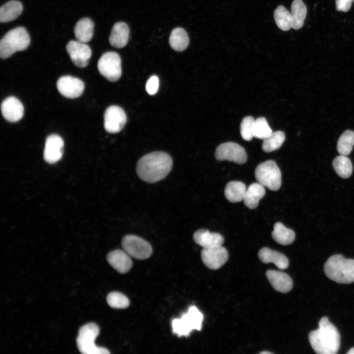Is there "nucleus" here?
<instances>
[{
    "instance_id": "f257e3e1",
    "label": "nucleus",
    "mask_w": 354,
    "mask_h": 354,
    "mask_svg": "<svg viewBox=\"0 0 354 354\" xmlns=\"http://www.w3.org/2000/svg\"><path fill=\"white\" fill-rule=\"evenodd\" d=\"M172 166V158L168 153L154 151L145 155L139 160L136 172L143 181L155 183L164 179L171 171Z\"/></svg>"
},
{
    "instance_id": "f03ea898",
    "label": "nucleus",
    "mask_w": 354,
    "mask_h": 354,
    "mask_svg": "<svg viewBox=\"0 0 354 354\" xmlns=\"http://www.w3.org/2000/svg\"><path fill=\"white\" fill-rule=\"evenodd\" d=\"M310 344L314 352L318 354H335L340 346V335L337 328L327 317H322L317 329L309 334Z\"/></svg>"
},
{
    "instance_id": "7ed1b4c3",
    "label": "nucleus",
    "mask_w": 354,
    "mask_h": 354,
    "mask_svg": "<svg viewBox=\"0 0 354 354\" xmlns=\"http://www.w3.org/2000/svg\"><path fill=\"white\" fill-rule=\"evenodd\" d=\"M326 276L338 283L350 284L354 282V260L346 259L335 254L330 257L324 267Z\"/></svg>"
},
{
    "instance_id": "20e7f679",
    "label": "nucleus",
    "mask_w": 354,
    "mask_h": 354,
    "mask_svg": "<svg viewBox=\"0 0 354 354\" xmlns=\"http://www.w3.org/2000/svg\"><path fill=\"white\" fill-rule=\"evenodd\" d=\"M30 43V37L26 29L22 27L15 28L8 31L0 42V56L6 59L13 54L26 50Z\"/></svg>"
},
{
    "instance_id": "39448f33",
    "label": "nucleus",
    "mask_w": 354,
    "mask_h": 354,
    "mask_svg": "<svg viewBox=\"0 0 354 354\" xmlns=\"http://www.w3.org/2000/svg\"><path fill=\"white\" fill-rule=\"evenodd\" d=\"M99 327L95 323L87 324L80 327L76 338L80 352L83 354H108V350L95 345L94 340L99 333Z\"/></svg>"
},
{
    "instance_id": "423d86ee",
    "label": "nucleus",
    "mask_w": 354,
    "mask_h": 354,
    "mask_svg": "<svg viewBox=\"0 0 354 354\" xmlns=\"http://www.w3.org/2000/svg\"><path fill=\"white\" fill-rule=\"evenodd\" d=\"M203 319L202 312L195 306H190L180 318L172 320L173 332L179 337L188 336L193 330H201Z\"/></svg>"
},
{
    "instance_id": "0eeeda50",
    "label": "nucleus",
    "mask_w": 354,
    "mask_h": 354,
    "mask_svg": "<svg viewBox=\"0 0 354 354\" xmlns=\"http://www.w3.org/2000/svg\"><path fill=\"white\" fill-rule=\"evenodd\" d=\"M258 182L272 191H277L281 185V173L276 163L267 160L259 164L255 171Z\"/></svg>"
},
{
    "instance_id": "6e6552de",
    "label": "nucleus",
    "mask_w": 354,
    "mask_h": 354,
    "mask_svg": "<svg viewBox=\"0 0 354 354\" xmlns=\"http://www.w3.org/2000/svg\"><path fill=\"white\" fill-rule=\"evenodd\" d=\"M121 59L114 52L104 53L99 59L97 68L100 74L108 80L116 82L121 75Z\"/></svg>"
},
{
    "instance_id": "1a4fd4ad",
    "label": "nucleus",
    "mask_w": 354,
    "mask_h": 354,
    "mask_svg": "<svg viewBox=\"0 0 354 354\" xmlns=\"http://www.w3.org/2000/svg\"><path fill=\"white\" fill-rule=\"evenodd\" d=\"M121 245L130 256L139 260L146 259L152 253L151 245L144 239L136 235H129L124 236Z\"/></svg>"
},
{
    "instance_id": "9d476101",
    "label": "nucleus",
    "mask_w": 354,
    "mask_h": 354,
    "mask_svg": "<svg viewBox=\"0 0 354 354\" xmlns=\"http://www.w3.org/2000/svg\"><path fill=\"white\" fill-rule=\"evenodd\" d=\"M215 158L218 160H228L238 164H242L247 160L245 149L239 145L234 142H227L220 145L215 152Z\"/></svg>"
},
{
    "instance_id": "9b49d317",
    "label": "nucleus",
    "mask_w": 354,
    "mask_h": 354,
    "mask_svg": "<svg viewBox=\"0 0 354 354\" xmlns=\"http://www.w3.org/2000/svg\"><path fill=\"white\" fill-rule=\"evenodd\" d=\"M127 120L126 115L121 107L113 105L108 107L104 115V127L110 133H116L124 127Z\"/></svg>"
},
{
    "instance_id": "f8f14e48",
    "label": "nucleus",
    "mask_w": 354,
    "mask_h": 354,
    "mask_svg": "<svg viewBox=\"0 0 354 354\" xmlns=\"http://www.w3.org/2000/svg\"><path fill=\"white\" fill-rule=\"evenodd\" d=\"M201 255L202 261L206 266L214 270L223 266L229 257L227 249L222 245L203 248Z\"/></svg>"
},
{
    "instance_id": "ddd939ff",
    "label": "nucleus",
    "mask_w": 354,
    "mask_h": 354,
    "mask_svg": "<svg viewBox=\"0 0 354 354\" xmlns=\"http://www.w3.org/2000/svg\"><path fill=\"white\" fill-rule=\"evenodd\" d=\"M66 48L71 60L76 66L84 68L88 65L91 51L86 43L71 40L68 42Z\"/></svg>"
},
{
    "instance_id": "4468645a",
    "label": "nucleus",
    "mask_w": 354,
    "mask_h": 354,
    "mask_svg": "<svg viewBox=\"0 0 354 354\" xmlns=\"http://www.w3.org/2000/svg\"><path fill=\"white\" fill-rule=\"evenodd\" d=\"M57 88L59 92L64 97L75 98L82 95L85 85L83 82L77 78L63 76L58 79Z\"/></svg>"
},
{
    "instance_id": "2eb2a0df",
    "label": "nucleus",
    "mask_w": 354,
    "mask_h": 354,
    "mask_svg": "<svg viewBox=\"0 0 354 354\" xmlns=\"http://www.w3.org/2000/svg\"><path fill=\"white\" fill-rule=\"evenodd\" d=\"M64 142L57 134L49 136L46 139L43 152L44 160L49 164H54L62 157Z\"/></svg>"
},
{
    "instance_id": "dca6fc26",
    "label": "nucleus",
    "mask_w": 354,
    "mask_h": 354,
    "mask_svg": "<svg viewBox=\"0 0 354 354\" xmlns=\"http://www.w3.org/2000/svg\"><path fill=\"white\" fill-rule=\"evenodd\" d=\"M0 109L3 117L11 122L18 121L24 116L23 105L14 96H9L3 100L1 103Z\"/></svg>"
},
{
    "instance_id": "f3484780",
    "label": "nucleus",
    "mask_w": 354,
    "mask_h": 354,
    "mask_svg": "<svg viewBox=\"0 0 354 354\" xmlns=\"http://www.w3.org/2000/svg\"><path fill=\"white\" fill-rule=\"evenodd\" d=\"M266 276L272 287L280 293H288L293 287L292 278L284 272L268 270L266 272Z\"/></svg>"
},
{
    "instance_id": "a211bd4d",
    "label": "nucleus",
    "mask_w": 354,
    "mask_h": 354,
    "mask_svg": "<svg viewBox=\"0 0 354 354\" xmlns=\"http://www.w3.org/2000/svg\"><path fill=\"white\" fill-rule=\"evenodd\" d=\"M107 260L109 264L120 273L127 272L132 266L130 256L124 250L117 249L111 251L107 255Z\"/></svg>"
},
{
    "instance_id": "6ab92c4d",
    "label": "nucleus",
    "mask_w": 354,
    "mask_h": 354,
    "mask_svg": "<svg viewBox=\"0 0 354 354\" xmlns=\"http://www.w3.org/2000/svg\"><path fill=\"white\" fill-rule=\"evenodd\" d=\"M194 241L203 248H209L222 245L223 237L219 234L211 233L206 229H200L193 235Z\"/></svg>"
},
{
    "instance_id": "aec40b11",
    "label": "nucleus",
    "mask_w": 354,
    "mask_h": 354,
    "mask_svg": "<svg viewBox=\"0 0 354 354\" xmlns=\"http://www.w3.org/2000/svg\"><path fill=\"white\" fill-rule=\"evenodd\" d=\"M129 37V29L127 25L122 22L116 23L113 26L109 37L110 44L116 48L124 47Z\"/></svg>"
},
{
    "instance_id": "412c9836",
    "label": "nucleus",
    "mask_w": 354,
    "mask_h": 354,
    "mask_svg": "<svg viewBox=\"0 0 354 354\" xmlns=\"http://www.w3.org/2000/svg\"><path fill=\"white\" fill-rule=\"evenodd\" d=\"M258 256L263 263H273L280 269H286L289 266V260L284 255L267 247L262 248L259 252Z\"/></svg>"
},
{
    "instance_id": "4be33fe9",
    "label": "nucleus",
    "mask_w": 354,
    "mask_h": 354,
    "mask_svg": "<svg viewBox=\"0 0 354 354\" xmlns=\"http://www.w3.org/2000/svg\"><path fill=\"white\" fill-rule=\"evenodd\" d=\"M265 193V187L261 184L258 182L251 184L246 189L243 199L245 205L250 209L256 208Z\"/></svg>"
},
{
    "instance_id": "5701e85b",
    "label": "nucleus",
    "mask_w": 354,
    "mask_h": 354,
    "mask_svg": "<svg viewBox=\"0 0 354 354\" xmlns=\"http://www.w3.org/2000/svg\"><path fill=\"white\" fill-rule=\"evenodd\" d=\"M94 24L88 18L78 21L74 27V34L77 40L87 43L92 38L93 34Z\"/></svg>"
},
{
    "instance_id": "b1692460",
    "label": "nucleus",
    "mask_w": 354,
    "mask_h": 354,
    "mask_svg": "<svg viewBox=\"0 0 354 354\" xmlns=\"http://www.w3.org/2000/svg\"><path fill=\"white\" fill-rule=\"evenodd\" d=\"M23 11V5L18 0H10L2 5L0 9V21L8 22L16 19Z\"/></svg>"
},
{
    "instance_id": "393cba45",
    "label": "nucleus",
    "mask_w": 354,
    "mask_h": 354,
    "mask_svg": "<svg viewBox=\"0 0 354 354\" xmlns=\"http://www.w3.org/2000/svg\"><path fill=\"white\" fill-rule=\"evenodd\" d=\"M245 185L241 181H231L227 183L224 194L230 202L237 203L243 201L246 191Z\"/></svg>"
},
{
    "instance_id": "a878e982",
    "label": "nucleus",
    "mask_w": 354,
    "mask_h": 354,
    "mask_svg": "<svg viewBox=\"0 0 354 354\" xmlns=\"http://www.w3.org/2000/svg\"><path fill=\"white\" fill-rule=\"evenodd\" d=\"M307 8L302 0H294L291 5L292 28L300 29L303 25Z\"/></svg>"
},
{
    "instance_id": "bb28decb",
    "label": "nucleus",
    "mask_w": 354,
    "mask_h": 354,
    "mask_svg": "<svg viewBox=\"0 0 354 354\" xmlns=\"http://www.w3.org/2000/svg\"><path fill=\"white\" fill-rule=\"evenodd\" d=\"M272 232L273 239L278 243L283 245L291 244L295 239V232L286 228L280 222L276 223Z\"/></svg>"
},
{
    "instance_id": "cd10ccee",
    "label": "nucleus",
    "mask_w": 354,
    "mask_h": 354,
    "mask_svg": "<svg viewBox=\"0 0 354 354\" xmlns=\"http://www.w3.org/2000/svg\"><path fill=\"white\" fill-rule=\"evenodd\" d=\"M189 39L186 31L181 28H176L171 32L169 43L171 48L176 51H183L188 47Z\"/></svg>"
},
{
    "instance_id": "c85d7f7f",
    "label": "nucleus",
    "mask_w": 354,
    "mask_h": 354,
    "mask_svg": "<svg viewBox=\"0 0 354 354\" xmlns=\"http://www.w3.org/2000/svg\"><path fill=\"white\" fill-rule=\"evenodd\" d=\"M332 166L337 175L342 178H348L352 174V163L346 155L336 156L332 162Z\"/></svg>"
},
{
    "instance_id": "c756f323",
    "label": "nucleus",
    "mask_w": 354,
    "mask_h": 354,
    "mask_svg": "<svg viewBox=\"0 0 354 354\" xmlns=\"http://www.w3.org/2000/svg\"><path fill=\"white\" fill-rule=\"evenodd\" d=\"M285 140V135L281 131L273 132L264 140L262 149L266 152H270L279 148Z\"/></svg>"
},
{
    "instance_id": "7c9ffc66",
    "label": "nucleus",
    "mask_w": 354,
    "mask_h": 354,
    "mask_svg": "<svg viewBox=\"0 0 354 354\" xmlns=\"http://www.w3.org/2000/svg\"><path fill=\"white\" fill-rule=\"evenodd\" d=\"M274 18L277 27L283 31L292 28V17L290 12L284 6L279 5L274 12Z\"/></svg>"
},
{
    "instance_id": "2f4dec72",
    "label": "nucleus",
    "mask_w": 354,
    "mask_h": 354,
    "mask_svg": "<svg viewBox=\"0 0 354 354\" xmlns=\"http://www.w3.org/2000/svg\"><path fill=\"white\" fill-rule=\"evenodd\" d=\"M354 146V132L350 130L345 131L339 137L337 149L340 155H348L352 151Z\"/></svg>"
},
{
    "instance_id": "473e14b6",
    "label": "nucleus",
    "mask_w": 354,
    "mask_h": 354,
    "mask_svg": "<svg viewBox=\"0 0 354 354\" xmlns=\"http://www.w3.org/2000/svg\"><path fill=\"white\" fill-rule=\"evenodd\" d=\"M272 132L265 118L260 117L255 119L253 125L254 137L264 140Z\"/></svg>"
},
{
    "instance_id": "72a5a7b5",
    "label": "nucleus",
    "mask_w": 354,
    "mask_h": 354,
    "mask_svg": "<svg viewBox=\"0 0 354 354\" xmlns=\"http://www.w3.org/2000/svg\"><path fill=\"white\" fill-rule=\"evenodd\" d=\"M109 305L115 309L127 308L130 304L128 298L121 293L113 292L109 293L107 296Z\"/></svg>"
},
{
    "instance_id": "f704fd0d",
    "label": "nucleus",
    "mask_w": 354,
    "mask_h": 354,
    "mask_svg": "<svg viewBox=\"0 0 354 354\" xmlns=\"http://www.w3.org/2000/svg\"><path fill=\"white\" fill-rule=\"evenodd\" d=\"M255 119L251 116H247L243 118L240 124V134L243 139L251 141L253 136V125Z\"/></svg>"
},
{
    "instance_id": "c9c22d12",
    "label": "nucleus",
    "mask_w": 354,
    "mask_h": 354,
    "mask_svg": "<svg viewBox=\"0 0 354 354\" xmlns=\"http://www.w3.org/2000/svg\"><path fill=\"white\" fill-rule=\"evenodd\" d=\"M159 87V80L156 76H152L148 80L146 89L147 92L150 95L155 94Z\"/></svg>"
},
{
    "instance_id": "e433bc0d",
    "label": "nucleus",
    "mask_w": 354,
    "mask_h": 354,
    "mask_svg": "<svg viewBox=\"0 0 354 354\" xmlns=\"http://www.w3.org/2000/svg\"><path fill=\"white\" fill-rule=\"evenodd\" d=\"M354 0H335L336 9L338 11L346 12L351 8Z\"/></svg>"
},
{
    "instance_id": "4c0bfd02",
    "label": "nucleus",
    "mask_w": 354,
    "mask_h": 354,
    "mask_svg": "<svg viewBox=\"0 0 354 354\" xmlns=\"http://www.w3.org/2000/svg\"><path fill=\"white\" fill-rule=\"evenodd\" d=\"M348 354H354V347L351 348L348 352Z\"/></svg>"
},
{
    "instance_id": "58836bf2",
    "label": "nucleus",
    "mask_w": 354,
    "mask_h": 354,
    "mask_svg": "<svg viewBox=\"0 0 354 354\" xmlns=\"http://www.w3.org/2000/svg\"><path fill=\"white\" fill-rule=\"evenodd\" d=\"M260 354H270V352H268L266 351V352H261Z\"/></svg>"
}]
</instances>
